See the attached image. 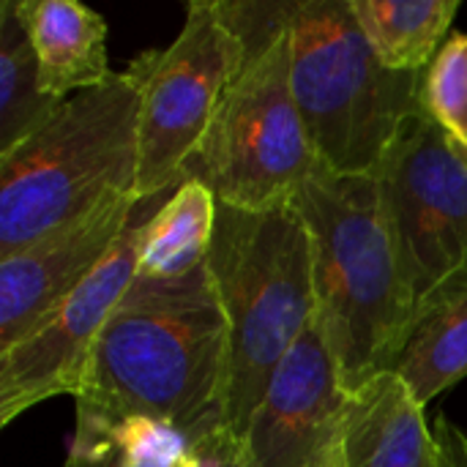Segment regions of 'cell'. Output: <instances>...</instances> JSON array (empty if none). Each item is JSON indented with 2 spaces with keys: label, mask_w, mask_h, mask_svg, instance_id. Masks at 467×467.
I'll return each mask as SVG.
<instances>
[{
  "label": "cell",
  "mask_w": 467,
  "mask_h": 467,
  "mask_svg": "<svg viewBox=\"0 0 467 467\" xmlns=\"http://www.w3.org/2000/svg\"><path fill=\"white\" fill-rule=\"evenodd\" d=\"M391 372L421 408L467 378V298L419 320Z\"/></svg>",
  "instance_id": "cell-17"
},
{
  "label": "cell",
  "mask_w": 467,
  "mask_h": 467,
  "mask_svg": "<svg viewBox=\"0 0 467 467\" xmlns=\"http://www.w3.org/2000/svg\"><path fill=\"white\" fill-rule=\"evenodd\" d=\"M63 101L41 85L38 57L16 14V0L0 3V156L30 140Z\"/></svg>",
  "instance_id": "cell-16"
},
{
  "label": "cell",
  "mask_w": 467,
  "mask_h": 467,
  "mask_svg": "<svg viewBox=\"0 0 467 467\" xmlns=\"http://www.w3.org/2000/svg\"><path fill=\"white\" fill-rule=\"evenodd\" d=\"M348 408L350 391L315 315L235 438L241 467H339Z\"/></svg>",
  "instance_id": "cell-10"
},
{
  "label": "cell",
  "mask_w": 467,
  "mask_h": 467,
  "mask_svg": "<svg viewBox=\"0 0 467 467\" xmlns=\"http://www.w3.org/2000/svg\"><path fill=\"white\" fill-rule=\"evenodd\" d=\"M137 172L140 90L118 71L66 99L30 140L0 156V257L107 202L134 200Z\"/></svg>",
  "instance_id": "cell-4"
},
{
  "label": "cell",
  "mask_w": 467,
  "mask_h": 467,
  "mask_svg": "<svg viewBox=\"0 0 467 467\" xmlns=\"http://www.w3.org/2000/svg\"><path fill=\"white\" fill-rule=\"evenodd\" d=\"M380 63L402 74H424L451 27L460 0H350Z\"/></svg>",
  "instance_id": "cell-15"
},
{
  "label": "cell",
  "mask_w": 467,
  "mask_h": 467,
  "mask_svg": "<svg viewBox=\"0 0 467 467\" xmlns=\"http://www.w3.org/2000/svg\"><path fill=\"white\" fill-rule=\"evenodd\" d=\"M438 441V467H467V432L451 424L449 419H438L435 427Z\"/></svg>",
  "instance_id": "cell-21"
},
{
  "label": "cell",
  "mask_w": 467,
  "mask_h": 467,
  "mask_svg": "<svg viewBox=\"0 0 467 467\" xmlns=\"http://www.w3.org/2000/svg\"><path fill=\"white\" fill-rule=\"evenodd\" d=\"M208 271L230 326L224 430L241 438L276 367L317 315L312 238L298 208L216 202Z\"/></svg>",
  "instance_id": "cell-3"
},
{
  "label": "cell",
  "mask_w": 467,
  "mask_h": 467,
  "mask_svg": "<svg viewBox=\"0 0 467 467\" xmlns=\"http://www.w3.org/2000/svg\"><path fill=\"white\" fill-rule=\"evenodd\" d=\"M167 194L137 202L131 224L109 257L93 271V276L79 285L55 312H49L27 337L8 350H0L3 427L47 400L63 394L77 397L85 367L109 315L137 279L145 222L167 200Z\"/></svg>",
  "instance_id": "cell-9"
},
{
  "label": "cell",
  "mask_w": 467,
  "mask_h": 467,
  "mask_svg": "<svg viewBox=\"0 0 467 467\" xmlns=\"http://www.w3.org/2000/svg\"><path fill=\"white\" fill-rule=\"evenodd\" d=\"M342 467H438V441L424 408L394 372L350 394Z\"/></svg>",
  "instance_id": "cell-12"
},
{
  "label": "cell",
  "mask_w": 467,
  "mask_h": 467,
  "mask_svg": "<svg viewBox=\"0 0 467 467\" xmlns=\"http://www.w3.org/2000/svg\"><path fill=\"white\" fill-rule=\"evenodd\" d=\"M424 112L457 145L467 150V33L451 36L424 71Z\"/></svg>",
  "instance_id": "cell-19"
},
{
  "label": "cell",
  "mask_w": 467,
  "mask_h": 467,
  "mask_svg": "<svg viewBox=\"0 0 467 467\" xmlns=\"http://www.w3.org/2000/svg\"><path fill=\"white\" fill-rule=\"evenodd\" d=\"M320 167L290 85V25L249 52L230 79L213 120L186 164L216 202L268 211L293 202Z\"/></svg>",
  "instance_id": "cell-6"
},
{
  "label": "cell",
  "mask_w": 467,
  "mask_h": 467,
  "mask_svg": "<svg viewBox=\"0 0 467 467\" xmlns=\"http://www.w3.org/2000/svg\"><path fill=\"white\" fill-rule=\"evenodd\" d=\"M189 467H241L238 441L227 430L208 432L189 443Z\"/></svg>",
  "instance_id": "cell-20"
},
{
  "label": "cell",
  "mask_w": 467,
  "mask_h": 467,
  "mask_svg": "<svg viewBox=\"0 0 467 467\" xmlns=\"http://www.w3.org/2000/svg\"><path fill=\"white\" fill-rule=\"evenodd\" d=\"M213 227V192L197 178H183L145 222L137 276L178 279L197 271L208 263Z\"/></svg>",
  "instance_id": "cell-14"
},
{
  "label": "cell",
  "mask_w": 467,
  "mask_h": 467,
  "mask_svg": "<svg viewBox=\"0 0 467 467\" xmlns=\"http://www.w3.org/2000/svg\"><path fill=\"white\" fill-rule=\"evenodd\" d=\"M416 323L467 298V161L424 115L397 140L380 175Z\"/></svg>",
  "instance_id": "cell-8"
},
{
  "label": "cell",
  "mask_w": 467,
  "mask_h": 467,
  "mask_svg": "<svg viewBox=\"0 0 467 467\" xmlns=\"http://www.w3.org/2000/svg\"><path fill=\"white\" fill-rule=\"evenodd\" d=\"M16 14L52 99L66 101L115 77L107 57V22L93 8L77 0H16Z\"/></svg>",
  "instance_id": "cell-13"
},
{
  "label": "cell",
  "mask_w": 467,
  "mask_h": 467,
  "mask_svg": "<svg viewBox=\"0 0 467 467\" xmlns=\"http://www.w3.org/2000/svg\"><path fill=\"white\" fill-rule=\"evenodd\" d=\"M63 467H189V438L150 421H77Z\"/></svg>",
  "instance_id": "cell-18"
},
{
  "label": "cell",
  "mask_w": 467,
  "mask_h": 467,
  "mask_svg": "<svg viewBox=\"0 0 467 467\" xmlns=\"http://www.w3.org/2000/svg\"><path fill=\"white\" fill-rule=\"evenodd\" d=\"M315 265L317 323L350 394L394 369L416 328L383 186L323 167L293 197Z\"/></svg>",
  "instance_id": "cell-2"
},
{
  "label": "cell",
  "mask_w": 467,
  "mask_h": 467,
  "mask_svg": "<svg viewBox=\"0 0 467 467\" xmlns=\"http://www.w3.org/2000/svg\"><path fill=\"white\" fill-rule=\"evenodd\" d=\"M460 150H462V148H460ZM462 156H465V161H467V150H462Z\"/></svg>",
  "instance_id": "cell-22"
},
{
  "label": "cell",
  "mask_w": 467,
  "mask_h": 467,
  "mask_svg": "<svg viewBox=\"0 0 467 467\" xmlns=\"http://www.w3.org/2000/svg\"><path fill=\"white\" fill-rule=\"evenodd\" d=\"M290 85L317 161L334 175L378 178L402 131L424 115V74L386 68L350 0H296Z\"/></svg>",
  "instance_id": "cell-5"
},
{
  "label": "cell",
  "mask_w": 467,
  "mask_h": 467,
  "mask_svg": "<svg viewBox=\"0 0 467 467\" xmlns=\"http://www.w3.org/2000/svg\"><path fill=\"white\" fill-rule=\"evenodd\" d=\"M339 467H342V465H339Z\"/></svg>",
  "instance_id": "cell-23"
},
{
  "label": "cell",
  "mask_w": 467,
  "mask_h": 467,
  "mask_svg": "<svg viewBox=\"0 0 467 467\" xmlns=\"http://www.w3.org/2000/svg\"><path fill=\"white\" fill-rule=\"evenodd\" d=\"M137 202L118 200L0 257V350L27 337L109 257Z\"/></svg>",
  "instance_id": "cell-11"
},
{
  "label": "cell",
  "mask_w": 467,
  "mask_h": 467,
  "mask_svg": "<svg viewBox=\"0 0 467 467\" xmlns=\"http://www.w3.org/2000/svg\"><path fill=\"white\" fill-rule=\"evenodd\" d=\"M230 326L208 263L137 276L109 315L77 391V421H150L197 441L224 430Z\"/></svg>",
  "instance_id": "cell-1"
},
{
  "label": "cell",
  "mask_w": 467,
  "mask_h": 467,
  "mask_svg": "<svg viewBox=\"0 0 467 467\" xmlns=\"http://www.w3.org/2000/svg\"><path fill=\"white\" fill-rule=\"evenodd\" d=\"M244 60L246 49L219 0H192L175 41L129 63L140 90L137 202L156 200L186 178V164Z\"/></svg>",
  "instance_id": "cell-7"
}]
</instances>
